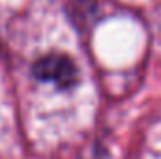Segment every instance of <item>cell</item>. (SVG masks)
I'll list each match as a JSON object with an SVG mask.
<instances>
[{
  "label": "cell",
  "mask_w": 161,
  "mask_h": 159,
  "mask_svg": "<svg viewBox=\"0 0 161 159\" xmlns=\"http://www.w3.org/2000/svg\"><path fill=\"white\" fill-rule=\"evenodd\" d=\"M32 73L38 80L43 82H53L62 90L73 88L79 80V71L75 68V64L71 62V58L64 56V54H45L34 64Z\"/></svg>",
  "instance_id": "cell-1"
}]
</instances>
